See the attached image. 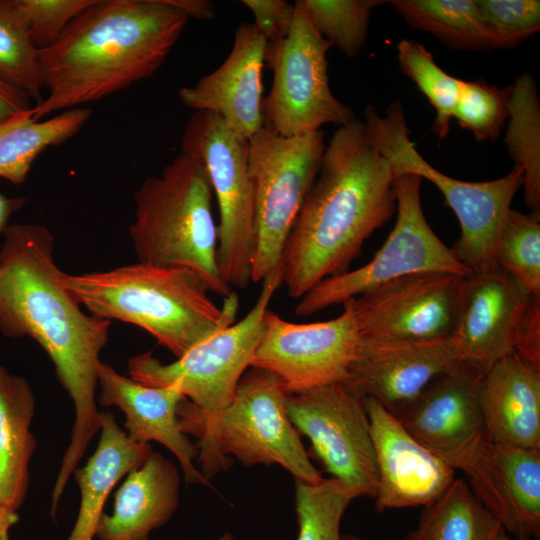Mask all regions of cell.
Returning <instances> with one entry per match:
<instances>
[{"instance_id":"cell-33","label":"cell","mask_w":540,"mask_h":540,"mask_svg":"<svg viewBox=\"0 0 540 540\" xmlns=\"http://www.w3.org/2000/svg\"><path fill=\"white\" fill-rule=\"evenodd\" d=\"M396 47L400 71L416 84L435 109L432 131L439 139H444L450 131L463 80L446 73L433 55L415 40L403 39Z\"/></svg>"},{"instance_id":"cell-28","label":"cell","mask_w":540,"mask_h":540,"mask_svg":"<svg viewBox=\"0 0 540 540\" xmlns=\"http://www.w3.org/2000/svg\"><path fill=\"white\" fill-rule=\"evenodd\" d=\"M505 533L467 481L455 478L438 499L424 507L407 540H500Z\"/></svg>"},{"instance_id":"cell-21","label":"cell","mask_w":540,"mask_h":540,"mask_svg":"<svg viewBox=\"0 0 540 540\" xmlns=\"http://www.w3.org/2000/svg\"><path fill=\"white\" fill-rule=\"evenodd\" d=\"M481 503L506 533L540 534V450L488 441L462 471Z\"/></svg>"},{"instance_id":"cell-40","label":"cell","mask_w":540,"mask_h":540,"mask_svg":"<svg viewBox=\"0 0 540 540\" xmlns=\"http://www.w3.org/2000/svg\"><path fill=\"white\" fill-rule=\"evenodd\" d=\"M31 108L30 97L0 77V123Z\"/></svg>"},{"instance_id":"cell-23","label":"cell","mask_w":540,"mask_h":540,"mask_svg":"<svg viewBox=\"0 0 540 540\" xmlns=\"http://www.w3.org/2000/svg\"><path fill=\"white\" fill-rule=\"evenodd\" d=\"M479 403L489 438L540 450V365L513 352L484 371Z\"/></svg>"},{"instance_id":"cell-38","label":"cell","mask_w":540,"mask_h":540,"mask_svg":"<svg viewBox=\"0 0 540 540\" xmlns=\"http://www.w3.org/2000/svg\"><path fill=\"white\" fill-rule=\"evenodd\" d=\"M38 50L52 45L95 0H16Z\"/></svg>"},{"instance_id":"cell-30","label":"cell","mask_w":540,"mask_h":540,"mask_svg":"<svg viewBox=\"0 0 540 540\" xmlns=\"http://www.w3.org/2000/svg\"><path fill=\"white\" fill-rule=\"evenodd\" d=\"M515 166L523 169L524 200L531 212L540 211V102L530 73L510 86L508 125L504 138Z\"/></svg>"},{"instance_id":"cell-3","label":"cell","mask_w":540,"mask_h":540,"mask_svg":"<svg viewBox=\"0 0 540 540\" xmlns=\"http://www.w3.org/2000/svg\"><path fill=\"white\" fill-rule=\"evenodd\" d=\"M188 17L164 0H95L39 50L47 95L34 119L102 100L153 76Z\"/></svg>"},{"instance_id":"cell-44","label":"cell","mask_w":540,"mask_h":540,"mask_svg":"<svg viewBox=\"0 0 540 540\" xmlns=\"http://www.w3.org/2000/svg\"><path fill=\"white\" fill-rule=\"evenodd\" d=\"M217 540H234V538L231 533L226 532L223 535H221Z\"/></svg>"},{"instance_id":"cell-15","label":"cell","mask_w":540,"mask_h":540,"mask_svg":"<svg viewBox=\"0 0 540 540\" xmlns=\"http://www.w3.org/2000/svg\"><path fill=\"white\" fill-rule=\"evenodd\" d=\"M287 411L298 433L333 476L358 495L375 498L379 488L376 455L363 397L345 383L287 394Z\"/></svg>"},{"instance_id":"cell-4","label":"cell","mask_w":540,"mask_h":540,"mask_svg":"<svg viewBox=\"0 0 540 540\" xmlns=\"http://www.w3.org/2000/svg\"><path fill=\"white\" fill-rule=\"evenodd\" d=\"M61 282L90 314L138 326L177 358L235 322L239 297L231 291L218 306L193 269L137 262Z\"/></svg>"},{"instance_id":"cell-32","label":"cell","mask_w":540,"mask_h":540,"mask_svg":"<svg viewBox=\"0 0 540 540\" xmlns=\"http://www.w3.org/2000/svg\"><path fill=\"white\" fill-rule=\"evenodd\" d=\"M358 493L342 481L329 478L317 483L295 479L297 540H340V524Z\"/></svg>"},{"instance_id":"cell-29","label":"cell","mask_w":540,"mask_h":540,"mask_svg":"<svg viewBox=\"0 0 540 540\" xmlns=\"http://www.w3.org/2000/svg\"><path fill=\"white\" fill-rule=\"evenodd\" d=\"M413 29L428 32L456 50L494 49L476 0H393Z\"/></svg>"},{"instance_id":"cell-37","label":"cell","mask_w":540,"mask_h":540,"mask_svg":"<svg viewBox=\"0 0 540 540\" xmlns=\"http://www.w3.org/2000/svg\"><path fill=\"white\" fill-rule=\"evenodd\" d=\"M494 49L511 48L540 29L538 0H476Z\"/></svg>"},{"instance_id":"cell-35","label":"cell","mask_w":540,"mask_h":540,"mask_svg":"<svg viewBox=\"0 0 540 540\" xmlns=\"http://www.w3.org/2000/svg\"><path fill=\"white\" fill-rule=\"evenodd\" d=\"M319 34L345 56L356 57L368 38L371 12L380 0H302Z\"/></svg>"},{"instance_id":"cell-46","label":"cell","mask_w":540,"mask_h":540,"mask_svg":"<svg viewBox=\"0 0 540 540\" xmlns=\"http://www.w3.org/2000/svg\"><path fill=\"white\" fill-rule=\"evenodd\" d=\"M500 540H527V539H522V538H511L507 535V533H505Z\"/></svg>"},{"instance_id":"cell-11","label":"cell","mask_w":540,"mask_h":540,"mask_svg":"<svg viewBox=\"0 0 540 540\" xmlns=\"http://www.w3.org/2000/svg\"><path fill=\"white\" fill-rule=\"evenodd\" d=\"M181 153L201 163L219 209L218 266L224 281L241 289L251 281L254 193L249 143L208 111H195L185 125Z\"/></svg>"},{"instance_id":"cell-13","label":"cell","mask_w":540,"mask_h":540,"mask_svg":"<svg viewBox=\"0 0 540 540\" xmlns=\"http://www.w3.org/2000/svg\"><path fill=\"white\" fill-rule=\"evenodd\" d=\"M454 338L460 360L483 371L513 352L540 365V296L526 294L500 267L472 274Z\"/></svg>"},{"instance_id":"cell-10","label":"cell","mask_w":540,"mask_h":540,"mask_svg":"<svg viewBox=\"0 0 540 540\" xmlns=\"http://www.w3.org/2000/svg\"><path fill=\"white\" fill-rule=\"evenodd\" d=\"M421 182V177L411 173L394 176L397 218L384 244L367 264L328 277L314 286L295 306L297 316L316 314L411 274L442 272L462 277L473 274L428 224L421 206Z\"/></svg>"},{"instance_id":"cell-9","label":"cell","mask_w":540,"mask_h":540,"mask_svg":"<svg viewBox=\"0 0 540 540\" xmlns=\"http://www.w3.org/2000/svg\"><path fill=\"white\" fill-rule=\"evenodd\" d=\"M254 193L252 282H262L281 266L287 238L321 167V130L282 136L263 126L248 141Z\"/></svg>"},{"instance_id":"cell-34","label":"cell","mask_w":540,"mask_h":540,"mask_svg":"<svg viewBox=\"0 0 540 540\" xmlns=\"http://www.w3.org/2000/svg\"><path fill=\"white\" fill-rule=\"evenodd\" d=\"M496 261L522 291L540 296V211L524 214L510 210L499 237Z\"/></svg>"},{"instance_id":"cell-6","label":"cell","mask_w":540,"mask_h":540,"mask_svg":"<svg viewBox=\"0 0 540 540\" xmlns=\"http://www.w3.org/2000/svg\"><path fill=\"white\" fill-rule=\"evenodd\" d=\"M368 135L394 176L411 173L434 184L456 215L461 235L452 250L473 274L498 267L499 237L511 210L512 200L523 185V169L514 168L505 176L488 181H463L438 171L418 152L410 138L400 101L392 102L385 114L369 105L364 109Z\"/></svg>"},{"instance_id":"cell-27","label":"cell","mask_w":540,"mask_h":540,"mask_svg":"<svg viewBox=\"0 0 540 540\" xmlns=\"http://www.w3.org/2000/svg\"><path fill=\"white\" fill-rule=\"evenodd\" d=\"M92 111L77 107L43 121L34 107L0 123V178L22 184L34 161L49 147L61 145L88 122Z\"/></svg>"},{"instance_id":"cell-26","label":"cell","mask_w":540,"mask_h":540,"mask_svg":"<svg viewBox=\"0 0 540 540\" xmlns=\"http://www.w3.org/2000/svg\"><path fill=\"white\" fill-rule=\"evenodd\" d=\"M35 409L29 382L0 366V504L14 512L29 490V465L37 448L30 429Z\"/></svg>"},{"instance_id":"cell-36","label":"cell","mask_w":540,"mask_h":540,"mask_svg":"<svg viewBox=\"0 0 540 540\" xmlns=\"http://www.w3.org/2000/svg\"><path fill=\"white\" fill-rule=\"evenodd\" d=\"M510 86L499 89L484 81H462L453 118L477 141L496 139L508 119Z\"/></svg>"},{"instance_id":"cell-20","label":"cell","mask_w":540,"mask_h":540,"mask_svg":"<svg viewBox=\"0 0 540 540\" xmlns=\"http://www.w3.org/2000/svg\"><path fill=\"white\" fill-rule=\"evenodd\" d=\"M264 56V37L253 23L241 22L228 57L195 85L181 88V102L218 115L237 137L249 141L264 126Z\"/></svg>"},{"instance_id":"cell-22","label":"cell","mask_w":540,"mask_h":540,"mask_svg":"<svg viewBox=\"0 0 540 540\" xmlns=\"http://www.w3.org/2000/svg\"><path fill=\"white\" fill-rule=\"evenodd\" d=\"M98 387L97 403L102 407L116 406L124 413L129 439L164 445L177 458L186 483L209 486V481L195 465L199 453L197 444L180 425L178 409L185 397L177 389L144 385L103 361L98 366Z\"/></svg>"},{"instance_id":"cell-1","label":"cell","mask_w":540,"mask_h":540,"mask_svg":"<svg viewBox=\"0 0 540 540\" xmlns=\"http://www.w3.org/2000/svg\"><path fill=\"white\" fill-rule=\"evenodd\" d=\"M0 249V331L36 341L54 364L59 384L73 401L75 420L52 489L59 498L94 436L100 353L110 320L87 315L61 282L54 236L42 225L12 224Z\"/></svg>"},{"instance_id":"cell-45","label":"cell","mask_w":540,"mask_h":540,"mask_svg":"<svg viewBox=\"0 0 540 540\" xmlns=\"http://www.w3.org/2000/svg\"><path fill=\"white\" fill-rule=\"evenodd\" d=\"M340 540H361L359 537H356L354 535H342Z\"/></svg>"},{"instance_id":"cell-39","label":"cell","mask_w":540,"mask_h":540,"mask_svg":"<svg viewBox=\"0 0 540 540\" xmlns=\"http://www.w3.org/2000/svg\"><path fill=\"white\" fill-rule=\"evenodd\" d=\"M252 12L253 25L265 39V64L271 68L287 39L295 15V3L285 0H243Z\"/></svg>"},{"instance_id":"cell-8","label":"cell","mask_w":540,"mask_h":540,"mask_svg":"<svg viewBox=\"0 0 540 540\" xmlns=\"http://www.w3.org/2000/svg\"><path fill=\"white\" fill-rule=\"evenodd\" d=\"M287 393L272 374L252 368L238 383L233 400L208 426L199 430L200 471L209 481L229 467L230 456L244 466H282L295 479H323L311 463L286 405Z\"/></svg>"},{"instance_id":"cell-12","label":"cell","mask_w":540,"mask_h":540,"mask_svg":"<svg viewBox=\"0 0 540 540\" xmlns=\"http://www.w3.org/2000/svg\"><path fill=\"white\" fill-rule=\"evenodd\" d=\"M294 3L293 24L270 68L273 84L262 101L264 126L287 137L319 131L325 124L340 127L355 118L330 89L331 44L312 24L302 0Z\"/></svg>"},{"instance_id":"cell-17","label":"cell","mask_w":540,"mask_h":540,"mask_svg":"<svg viewBox=\"0 0 540 540\" xmlns=\"http://www.w3.org/2000/svg\"><path fill=\"white\" fill-rule=\"evenodd\" d=\"M483 373L460 362L397 416L415 440L455 471H462L490 439L479 403Z\"/></svg>"},{"instance_id":"cell-5","label":"cell","mask_w":540,"mask_h":540,"mask_svg":"<svg viewBox=\"0 0 540 540\" xmlns=\"http://www.w3.org/2000/svg\"><path fill=\"white\" fill-rule=\"evenodd\" d=\"M133 197L135 220L129 234L138 262L193 269L211 292L227 296L232 290L218 266L213 191L201 163L180 153Z\"/></svg>"},{"instance_id":"cell-2","label":"cell","mask_w":540,"mask_h":540,"mask_svg":"<svg viewBox=\"0 0 540 540\" xmlns=\"http://www.w3.org/2000/svg\"><path fill=\"white\" fill-rule=\"evenodd\" d=\"M396 211L394 174L363 121L340 126L285 243L287 294L300 299L322 280L349 270L364 242Z\"/></svg>"},{"instance_id":"cell-41","label":"cell","mask_w":540,"mask_h":540,"mask_svg":"<svg viewBox=\"0 0 540 540\" xmlns=\"http://www.w3.org/2000/svg\"><path fill=\"white\" fill-rule=\"evenodd\" d=\"M168 5L183 12L188 18L212 20L215 17L214 4L208 0H164Z\"/></svg>"},{"instance_id":"cell-7","label":"cell","mask_w":540,"mask_h":540,"mask_svg":"<svg viewBox=\"0 0 540 540\" xmlns=\"http://www.w3.org/2000/svg\"><path fill=\"white\" fill-rule=\"evenodd\" d=\"M282 284V266L263 281L255 304L237 323L220 330L171 363L145 352L131 357L132 379L153 387H173L185 398L178 416L185 434L195 435L213 422L234 398L258 345L263 318Z\"/></svg>"},{"instance_id":"cell-43","label":"cell","mask_w":540,"mask_h":540,"mask_svg":"<svg viewBox=\"0 0 540 540\" xmlns=\"http://www.w3.org/2000/svg\"><path fill=\"white\" fill-rule=\"evenodd\" d=\"M18 520L19 516L16 512L0 504V540H9V530Z\"/></svg>"},{"instance_id":"cell-16","label":"cell","mask_w":540,"mask_h":540,"mask_svg":"<svg viewBox=\"0 0 540 540\" xmlns=\"http://www.w3.org/2000/svg\"><path fill=\"white\" fill-rule=\"evenodd\" d=\"M466 277L411 274L350 298L362 340L421 342L453 337Z\"/></svg>"},{"instance_id":"cell-25","label":"cell","mask_w":540,"mask_h":540,"mask_svg":"<svg viewBox=\"0 0 540 540\" xmlns=\"http://www.w3.org/2000/svg\"><path fill=\"white\" fill-rule=\"evenodd\" d=\"M99 432L95 452L72 474L80 489V507L67 540H93L112 489L152 451L150 443L129 439L111 412H100Z\"/></svg>"},{"instance_id":"cell-42","label":"cell","mask_w":540,"mask_h":540,"mask_svg":"<svg viewBox=\"0 0 540 540\" xmlns=\"http://www.w3.org/2000/svg\"><path fill=\"white\" fill-rule=\"evenodd\" d=\"M25 197H7L0 193V234L8 227L10 216L24 206Z\"/></svg>"},{"instance_id":"cell-14","label":"cell","mask_w":540,"mask_h":540,"mask_svg":"<svg viewBox=\"0 0 540 540\" xmlns=\"http://www.w3.org/2000/svg\"><path fill=\"white\" fill-rule=\"evenodd\" d=\"M342 304L338 317L306 324L268 309L250 367L275 376L287 394L345 382L360 335L350 299Z\"/></svg>"},{"instance_id":"cell-24","label":"cell","mask_w":540,"mask_h":540,"mask_svg":"<svg viewBox=\"0 0 540 540\" xmlns=\"http://www.w3.org/2000/svg\"><path fill=\"white\" fill-rule=\"evenodd\" d=\"M180 473L161 453L151 451L131 470L114 496L113 511L103 513L96 527L98 540H149L167 523L180 503Z\"/></svg>"},{"instance_id":"cell-18","label":"cell","mask_w":540,"mask_h":540,"mask_svg":"<svg viewBox=\"0 0 540 540\" xmlns=\"http://www.w3.org/2000/svg\"><path fill=\"white\" fill-rule=\"evenodd\" d=\"M460 360L454 336L421 342H381L360 338L345 383L398 416L439 376Z\"/></svg>"},{"instance_id":"cell-31","label":"cell","mask_w":540,"mask_h":540,"mask_svg":"<svg viewBox=\"0 0 540 540\" xmlns=\"http://www.w3.org/2000/svg\"><path fill=\"white\" fill-rule=\"evenodd\" d=\"M0 77L39 104L45 88L28 25L16 0H0Z\"/></svg>"},{"instance_id":"cell-19","label":"cell","mask_w":540,"mask_h":540,"mask_svg":"<svg viewBox=\"0 0 540 540\" xmlns=\"http://www.w3.org/2000/svg\"><path fill=\"white\" fill-rule=\"evenodd\" d=\"M363 402L379 475L377 511L433 503L454 481L455 470L415 440L378 401L363 397Z\"/></svg>"}]
</instances>
